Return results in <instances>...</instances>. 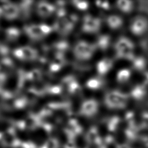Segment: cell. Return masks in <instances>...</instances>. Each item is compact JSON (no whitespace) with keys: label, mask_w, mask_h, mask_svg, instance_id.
I'll return each instance as SVG.
<instances>
[{"label":"cell","mask_w":148,"mask_h":148,"mask_svg":"<svg viewBox=\"0 0 148 148\" xmlns=\"http://www.w3.org/2000/svg\"><path fill=\"white\" fill-rule=\"evenodd\" d=\"M129 94L120 90H112L106 92L103 98L105 106L112 110H121L127 105Z\"/></svg>","instance_id":"6da1fadb"},{"label":"cell","mask_w":148,"mask_h":148,"mask_svg":"<svg viewBox=\"0 0 148 148\" xmlns=\"http://www.w3.org/2000/svg\"><path fill=\"white\" fill-rule=\"evenodd\" d=\"M114 47L116 55L119 58L131 61L135 56V44L127 36H120L116 41Z\"/></svg>","instance_id":"7a4b0ae2"},{"label":"cell","mask_w":148,"mask_h":148,"mask_svg":"<svg viewBox=\"0 0 148 148\" xmlns=\"http://www.w3.org/2000/svg\"><path fill=\"white\" fill-rule=\"evenodd\" d=\"M97 49L95 43L86 40H80L75 43L73 53L77 60L88 61L92 58Z\"/></svg>","instance_id":"3957f363"},{"label":"cell","mask_w":148,"mask_h":148,"mask_svg":"<svg viewBox=\"0 0 148 148\" xmlns=\"http://www.w3.org/2000/svg\"><path fill=\"white\" fill-rule=\"evenodd\" d=\"M128 28L132 35L141 36L148 30V20L144 17H136L131 20Z\"/></svg>","instance_id":"277c9868"},{"label":"cell","mask_w":148,"mask_h":148,"mask_svg":"<svg viewBox=\"0 0 148 148\" xmlns=\"http://www.w3.org/2000/svg\"><path fill=\"white\" fill-rule=\"evenodd\" d=\"M99 105L98 101L94 98H87L84 100L79 107L81 115L86 117L94 116L98 112Z\"/></svg>","instance_id":"5b68a950"},{"label":"cell","mask_w":148,"mask_h":148,"mask_svg":"<svg viewBox=\"0 0 148 148\" xmlns=\"http://www.w3.org/2000/svg\"><path fill=\"white\" fill-rule=\"evenodd\" d=\"M102 24L101 20L97 17L87 15L83 20L82 29L84 33L92 34L98 32L101 28Z\"/></svg>","instance_id":"8992f818"},{"label":"cell","mask_w":148,"mask_h":148,"mask_svg":"<svg viewBox=\"0 0 148 148\" xmlns=\"http://www.w3.org/2000/svg\"><path fill=\"white\" fill-rule=\"evenodd\" d=\"M50 28L46 25H32L26 28L29 36L34 39L42 38L50 32Z\"/></svg>","instance_id":"52a82bcc"},{"label":"cell","mask_w":148,"mask_h":148,"mask_svg":"<svg viewBox=\"0 0 148 148\" xmlns=\"http://www.w3.org/2000/svg\"><path fill=\"white\" fill-rule=\"evenodd\" d=\"M37 51L29 46H24L14 51V56L20 60H32L37 57Z\"/></svg>","instance_id":"ba28073f"},{"label":"cell","mask_w":148,"mask_h":148,"mask_svg":"<svg viewBox=\"0 0 148 148\" xmlns=\"http://www.w3.org/2000/svg\"><path fill=\"white\" fill-rule=\"evenodd\" d=\"M147 94V86L143 83L137 84L130 90V97L135 100H142Z\"/></svg>","instance_id":"9c48e42d"},{"label":"cell","mask_w":148,"mask_h":148,"mask_svg":"<svg viewBox=\"0 0 148 148\" xmlns=\"http://www.w3.org/2000/svg\"><path fill=\"white\" fill-rule=\"evenodd\" d=\"M113 65V62L110 59L102 58L97 62L96 71L99 75H105L111 71Z\"/></svg>","instance_id":"30bf717a"},{"label":"cell","mask_w":148,"mask_h":148,"mask_svg":"<svg viewBox=\"0 0 148 148\" xmlns=\"http://www.w3.org/2000/svg\"><path fill=\"white\" fill-rule=\"evenodd\" d=\"M105 21L106 25L112 30L119 29L124 24V21L122 17L115 14L109 15L106 18Z\"/></svg>","instance_id":"8fae6325"},{"label":"cell","mask_w":148,"mask_h":148,"mask_svg":"<svg viewBox=\"0 0 148 148\" xmlns=\"http://www.w3.org/2000/svg\"><path fill=\"white\" fill-rule=\"evenodd\" d=\"M131 70L128 68H123L118 70L116 72V80L120 84H124L131 79Z\"/></svg>","instance_id":"7c38bea8"},{"label":"cell","mask_w":148,"mask_h":148,"mask_svg":"<svg viewBox=\"0 0 148 148\" xmlns=\"http://www.w3.org/2000/svg\"><path fill=\"white\" fill-rule=\"evenodd\" d=\"M111 44V38L106 34H102L99 35L95 43L97 49L101 50H105L109 48Z\"/></svg>","instance_id":"4fadbf2b"},{"label":"cell","mask_w":148,"mask_h":148,"mask_svg":"<svg viewBox=\"0 0 148 148\" xmlns=\"http://www.w3.org/2000/svg\"><path fill=\"white\" fill-rule=\"evenodd\" d=\"M116 7L119 10L124 14L131 13L135 6L133 1L128 0H121L116 2Z\"/></svg>","instance_id":"5bb4252c"},{"label":"cell","mask_w":148,"mask_h":148,"mask_svg":"<svg viewBox=\"0 0 148 148\" xmlns=\"http://www.w3.org/2000/svg\"><path fill=\"white\" fill-rule=\"evenodd\" d=\"M132 67L137 71H143L147 66L146 59L142 56H134L131 60Z\"/></svg>","instance_id":"9a60e30c"},{"label":"cell","mask_w":148,"mask_h":148,"mask_svg":"<svg viewBox=\"0 0 148 148\" xmlns=\"http://www.w3.org/2000/svg\"><path fill=\"white\" fill-rule=\"evenodd\" d=\"M103 81L98 77H92L89 78L86 82V86L91 90L99 89L103 86Z\"/></svg>","instance_id":"2e32d148"},{"label":"cell","mask_w":148,"mask_h":148,"mask_svg":"<svg viewBox=\"0 0 148 148\" xmlns=\"http://www.w3.org/2000/svg\"><path fill=\"white\" fill-rule=\"evenodd\" d=\"M3 14L5 17L9 19H14L18 15V9L13 4L6 5L3 8Z\"/></svg>","instance_id":"e0dca14e"},{"label":"cell","mask_w":148,"mask_h":148,"mask_svg":"<svg viewBox=\"0 0 148 148\" xmlns=\"http://www.w3.org/2000/svg\"><path fill=\"white\" fill-rule=\"evenodd\" d=\"M53 10V6L46 3H41L38 6V12L42 16H47L52 13Z\"/></svg>","instance_id":"ac0fdd59"},{"label":"cell","mask_w":148,"mask_h":148,"mask_svg":"<svg viewBox=\"0 0 148 148\" xmlns=\"http://www.w3.org/2000/svg\"><path fill=\"white\" fill-rule=\"evenodd\" d=\"M140 125L145 129L148 130V111H145L141 113L140 117Z\"/></svg>","instance_id":"d6986e66"},{"label":"cell","mask_w":148,"mask_h":148,"mask_svg":"<svg viewBox=\"0 0 148 148\" xmlns=\"http://www.w3.org/2000/svg\"><path fill=\"white\" fill-rule=\"evenodd\" d=\"M76 7L79 9V10H85L88 6L86 2H76Z\"/></svg>","instance_id":"ffe728a7"},{"label":"cell","mask_w":148,"mask_h":148,"mask_svg":"<svg viewBox=\"0 0 148 148\" xmlns=\"http://www.w3.org/2000/svg\"><path fill=\"white\" fill-rule=\"evenodd\" d=\"M143 79H144V84L146 85V86H147L148 85V71L147 72H146L144 74V76H143Z\"/></svg>","instance_id":"44dd1931"}]
</instances>
